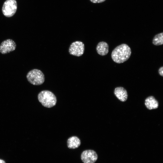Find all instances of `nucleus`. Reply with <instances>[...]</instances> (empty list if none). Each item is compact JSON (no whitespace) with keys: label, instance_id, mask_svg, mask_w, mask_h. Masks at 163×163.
<instances>
[{"label":"nucleus","instance_id":"f257e3e1","mask_svg":"<svg viewBox=\"0 0 163 163\" xmlns=\"http://www.w3.org/2000/svg\"><path fill=\"white\" fill-rule=\"evenodd\" d=\"M131 53L130 47L126 44L123 43L117 46L113 49L111 56L115 62L120 63L128 60Z\"/></svg>","mask_w":163,"mask_h":163},{"label":"nucleus","instance_id":"f03ea898","mask_svg":"<svg viewBox=\"0 0 163 163\" xmlns=\"http://www.w3.org/2000/svg\"><path fill=\"white\" fill-rule=\"evenodd\" d=\"M39 101L44 107L51 108L55 106L57 102L56 98L54 94L48 90H43L38 94Z\"/></svg>","mask_w":163,"mask_h":163},{"label":"nucleus","instance_id":"7ed1b4c3","mask_svg":"<svg viewBox=\"0 0 163 163\" xmlns=\"http://www.w3.org/2000/svg\"><path fill=\"white\" fill-rule=\"evenodd\" d=\"M28 81L34 85H40L43 83L45 76L40 70L34 69L29 72L27 75Z\"/></svg>","mask_w":163,"mask_h":163},{"label":"nucleus","instance_id":"20e7f679","mask_svg":"<svg viewBox=\"0 0 163 163\" xmlns=\"http://www.w3.org/2000/svg\"><path fill=\"white\" fill-rule=\"evenodd\" d=\"M17 8V4L16 0H6L3 5L2 11L5 16L10 17L15 13Z\"/></svg>","mask_w":163,"mask_h":163},{"label":"nucleus","instance_id":"39448f33","mask_svg":"<svg viewBox=\"0 0 163 163\" xmlns=\"http://www.w3.org/2000/svg\"><path fill=\"white\" fill-rule=\"evenodd\" d=\"M85 50V45L80 41H76L70 45L69 50V53L72 55L80 56L82 55Z\"/></svg>","mask_w":163,"mask_h":163},{"label":"nucleus","instance_id":"423d86ee","mask_svg":"<svg viewBox=\"0 0 163 163\" xmlns=\"http://www.w3.org/2000/svg\"><path fill=\"white\" fill-rule=\"evenodd\" d=\"M81 158L84 163H94L97 159L98 155L93 150H86L81 153Z\"/></svg>","mask_w":163,"mask_h":163},{"label":"nucleus","instance_id":"0eeeda50","mask_svg":"<svg viewBox=\"0 0 163 163\" xmlns=\"http://www.w3.org/2000/svg\"><path fill=\"white\" fill-rule=\"evenodd\" d=\"M15 42L11 39H8L2 41L0 45V53L5 54L14 51L16 49Z\"/></svg>","mask_w":163,"mask_h":163},{"label":"nucleus","instance_id":"6e6552de","mask_svg":"<svg viewBox=\"0 0 163 163\" xmlns=\"http://www.w3.org/2000/svg\"><path fill=\"white\" fill-rule=\"evenodd\" d=\"M114 93L117 97L121 101H125L127 99L128 95L127 91L123 87L116 88L114 90Z\"/></svg>","mask_w":163,"mask_h":163},{"label":"nucleus","instance_id":"1a4fd4ad","mask_svg":"<svg viewBox=\"0 0 163 163\" xmlns=\"http://www.w3.org/2000/svg\"><path fill=\"white\" fill-rule=\"evenodd\" d=\"M96 50L99 54L102 56H105L108 53L109 46L106 42L101 41L97 44Z\"/></svg>","mask_w":163,"mask_h":163},{"label":"nucleus","instance_id":"9d476101","mask_svg":"<svg viewBox=\"0 0 163 163\" xmlns=\"http://www.w3.org/2000/svg\"><path fill=\"white\" fill-rule=\"evenodd\" d=\"M145 104L149 110L156 109L158 106V101L153 96L147 97L145 100Z\"/></svg>","mask_w":163,"mask_h":163},{"label":"nucleus","instance_id":"9b49d317","mask_svg":"<svg viewBox=\"0 0 163 163\" xmlns=\"http://www.w3.org/2000/svg\"><path fill=\"white\" fill-rule=\"evenodd\" d=\"M67 146L70 149H75L78 148L81 145L80 139L76 136H72L69 137L67 140Z\"/></svg>","mask_w":163,"mask_h":163},{"label":"nucleus","instance_id":"f8f14e48","mask_svg":"<svg viewBox=\"0 0 163 163\" xmlns=\"http://www.w3.org/2000/svg\"><path fill=\"white\" fill-rule=\"evenodd\" d=\"M152 43L156 46L161 45L163 44V32L157 34L155 36L152 40Z\"/></svg>","mask_w":163,"mask_h":163},{"label":"nucleus","instance_id":"ddd939ff","mask_svg":"<svg viewBox=\"0 0 163 163\" xmlns=\"http://www.w3.org/2000/svg\"><path fill=\"white\" fill-rule=\"evenodd\" d=\"M92 2L94 3H100L104 2L106 0H90Z\"/></svg>","mask_w":163,"mask_h":163},{"label":"nucleus","instance_id":"4468645a","mask_svg":"<svg viewBox=\"0 0 163 163\" xmlns=\"http://www.w3.org/2000/svg\"><path fill=\"white\" fill-rule=\"evenodd\" d=\"M158 72L161 76H163V67L161 66L160 67L158 70Z\"/></svg>","mask_w":163,"mask_h":163},{"label":"nucleus","instance_id":"2eb2a0df","mask_svg":"<svg viewBox=\"0 0 163 163\" xmlns=\"http://www.w3.org/2000/svg\"><path fill=\"white\" fill-rule=\"evenodd\" d=\"M0 163H6V162L4 160L0 159Z\"/></svg>","mask_w":163,"mask_h":163}]
</instances>
